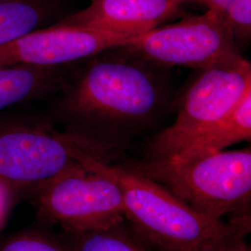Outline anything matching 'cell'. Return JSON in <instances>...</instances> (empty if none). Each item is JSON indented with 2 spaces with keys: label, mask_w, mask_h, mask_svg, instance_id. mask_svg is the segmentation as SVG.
I'll list each match as a JSON object with an SVG mask.
<instances>
[{
  "label": "cell",
  "mask_w": 251,
  "mask_h": 251,
  "mask_svg": "<svg viewBox=\"0 0 251 251\" xmlns=\"http://www.w3.org/2000/svg\"><path fill=\"white\" fill-rule=\"evenodd\" d=\"M81 164L116 182L124 200L125 218L145 243L160 251H198L217 239L247 235L251 215L232 217L225 223L202 215L161 183L124 164L86 154Z\"/></svg>",
  "instance_id": "7a4b0ae2"
},
{
  "label": "cell",
  "mask_w": 251,
  "mask_h": 251,
  "mask_svg": "<svg viewBox=\"0 0 251 251\" xmlns=\"http://www.w3.org/2000/svg\"><path fill=\"white\" fill-rule=\"evenodd\" d=\"M117 48L163 67L206 70L233 66L244 60L231 24L224 13L212 9L201 15H188L171 25L154 27L126 39Z\"/></svg>",
  "instance_id": "5b68a950"
},
{
  "label": "cell",
  "mask_w": 251,
  "mask_h": 251,
  "mask_svg": "<svg viewBox=\"0 0 251 251\" xmlns=\"http://www.w3.org/2000/svg\"><path fill=\"white\" fill-rule=\"evenodd\" d=\"M120 144L90 139L46 125H0V182L29 192L80 164L85 154L110 162Z\"/></svg>",
  "instance_id": "277c9868"
},
{
  "label": "cell",
  "mask_w": 251,
  "mask_h": 251,
  "mask_svg": "<svg viewBox=\"0 0 251 251\" xmlns=\"http://www.w3.org/2000/svg\"><path fill=\"white\" fill-rule=\"evenodd\" d=\"M187 1L204 4L224 13L233 28L236 41L248 42L251 36V0H172L179 7Z\"/></svg>",
  "instance_id": "5bb4252c"
},
{
  "label": "cell",
  "mask_w": 251,
  "mask_h": 251,
  "mask_svg": "<svg viewBox=\"0 0 251 251\" xmlns=\"http://www.w3.org/2000/svg\"><path fill=\"white\" fill-rule=\"evenodd\" d=\"M69 251H148L144 239L124 222L106 229L60 235Z\"/></svg>",
  "instance_id": "4fadbf2b"
},
{
  "label": "cell",
  "mask_w": 251,
  "mask_h": 251,
  "mask_svg": "<svg viewBox=\"0 0 251 251\" xmlns=\"http://www.w3.org/2000/svg\"><path fill=\"white\" fill-rule=\"evenodd\" d=\"M66 85L61 66L18 64L0 68V111L24 100L46 96Z\"/></svg>",
  "instance_id": "30bf717a"
},
{
  "label": "cell",
  "mask_w": 251,
  "mask_h": 251,
  "mask_svg": "<svg viewBox=\"0 0 251 251\" xmlns=\"http://www.w3.org/2000/svg\"><path fill=\"white\" fill-rule=\"evenodd\" d=\"M163 184L206 218L251 215V150L206 153L184 159H148L124 164Z\"/></svg>",
  "instance_id": "3957f363"
},
{
  "label": "cell",
  "mask_w": 251,
  "mask_h": 251,
  "mask_svg": "<svg viewBox=\"0 0 251 251\" xmlns=\"http://www.w3.org/2000/svg\"><path fill=\"white\" fill-rule=\"evenodd\" d=\"M92 56L71 85H65L63 112L76 122L70 130L118 143L117 135L144 127L166 100L164 80L146 63L117 47Z\"/></svg>",
  "instance_id": "6da1fadb"
},
{
  "label": "cell",
  "mask_w": 251,
  "mask_h": 251,
  "mask_svg": "<svg viewBox=\"0 0 251 251\" xmlns=\"http://www.w3.org/2000/svg\"><path fill=\"white\" fill-rule=\"evenodd\" d=\"M26 198L41 223L57 225L63 233L102 230L126 219L117 183L81 163L32 190Z\"/></svg>",
  "instance_id": "8992f818"
},
{
  "label": "cell",
  "mask_w": 251,
  "mask_h": 251,
  "mask_svg": "<svg viewBox=\"0 0 251 251\" xmlns=\"http://www.w3.org/2000/svg\"><path fill=\"white\" fill-rule=\"evenodd\" d=\"M19 194L0 182V229L7 221L8 215L14 206Z\"/></svg>",
  "instance_id": "e0dca14e"
},
{
  "label": "cell",
  "mask_w": 251,
  "mask_h": 251,
  "mask_svg": "<svg viewBox=\"0 0 251 251\" xmlns=\"http://www.w3.org/2000/svg\"><path fill=\"white\" fill-rule=\"evenodd\" d=\"M128 38L93 28L56 24L0 47V68L18 64L62 66L123 45Z\"/></svg>",
  "instance_id": "ba28073f"
},
{
  "label": "cell",
  "mask_w": 251,
  "mask_h": 251,
  "mask_svg": "<svg viewBox=\"0 0 251 251\" xmlns=\"http://www.w3.org/2000/svg\"><path fill=\"white\" fill-rule=\"evenodd\" d=\"M92 1H94V0H92Z\"/></svg>",
  "instance_id": "d6986e66"
},
{
  "label": "cell",
  "mask_w": 251,
  "mask_h": 251,
  "mask_svg": "<svg viewBox=\"0 0 251 251\" xmlns=\"http://www.w3.org/2000/svg\"><path fill=\"white\" fill-rule=\"evenodd\" d=\"M3 1H8V0H0V2H3Z\"/></svg>",
  "instance_id": "ac0fdd59"
},
{
  "label": "cell",
  "mask_w": 251,
  "mask_h": 251,
  "mask_svg": "<svg viewBox=\"0 0 251 251\" xmlns=\"http://www.w3.org/2000/svg\"><path fill=\"white\" fill-rule=\"evenodd\" d=\"M251 89V64L247 60L228 67L202 70L179 102L172 125L156 135L150 159H171L217 124Z\"/></svg>",
  "instance_id": "52a82bcc"
},
{
  "label": "cell",
  "mask_w": 251,
  "mask_h": 251,
  "mask_svg": "<svg viewBox=\"0 0 251 251\" xmlns=\"http://www.w3.org/2000/svg\"><path fill=\"white\" fill-rule=\"evenodd\" d=\"M0 251H69L61 236L30 228L0 239Z\"/></svg>",
  "instance_id": "9a60e30c"
},
{
  "label": "cell",
  "mask_w": 251,
  "mask_h": 251,
  "mask_svg": "<svg viewBox=\"0 0 251 251\" xmlns=\"http://www.w3.org/2000/svg\"><path fill=\"white\" fill-rule=\"evenodd\" d=\"M178 8L172 0H94L58 24L134 37L157 26Z\"/></svg>",
  "instance_id": "9c48e42d"
},
{
  "label": "cell",
  "mask_w": 251,
  "mask_h": 251,
  "mask_svg": "<svg viewBox=\"0 0 251 251\" xmlns=\"http://www.w3.org/2000/svg\"><path fill=\"white\" fill-rule=\"evenodd\" d=\"M245 234H234L208 243L198 251H251Z\"/></svg>",
  "instance_id": "2e32d148"
},
{
  "label": "cell",
  "mask_w": 251,
  "mask_h": 251,
  "mask_svg": "<svg viewBox=\"0 0 251 251\" xmlns=\"http://www.w3.org/2000/svg\"><path fill=\"white\" fill-rule=\"evenodd\" d=\"M50 12L51 7L45 0L0 2V47L36 30Z\"/></svg>",
  "instance_id": "7c38bea8"
},
{
  "label": "cell",
  "mask_w": 251,
  "mask_h": 251,
  "mask_svg": "<svg viewBox=\"0 0 251 251\" xmlns=\"http://www.w3.org/2000/svg\"><path fill=\"white\" fill-rule=\"evenodd\" d=\"M251 138V89L239 103L217 124L212 126L181 152L171 159H184L219 152L226 147Z\"/></svg>",
  "instance_id": "8fae6325"
}]
</instances>
